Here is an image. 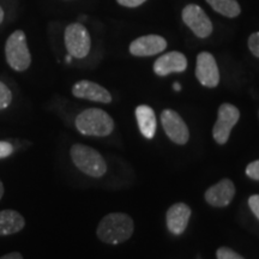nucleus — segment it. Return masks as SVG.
Segmentation results:
<instances>
[{"label":"nucleus","instance_id":"2eb2a0df","mask_svg":"<svg viewBox=\"0 0 259 259\" xmlns=\"http://www.w3.org/2000/svg\"><path fill=\"white\" fill-rule=\"evenodd\" d=\"M136 119H137L139 130L145 138H154L156 134L157 121L154 109L147 105H141L136 108Z\"/></svg>","mask_w":259,"mask_h":259},{"label":"nucleus","instance_id":"aec40b11","mask_svg":"<svg viewBox=\"0 0 259 259\" xmlns=\"http://www.w3.org/2000/svg\"><path fill=\"white\" fill-rule=\"evenodd\" d=\"M248 48L253 56L259 58V31L253 32L248 38Z\"/></svg>","mask_w":259,"mask_h":259},{"label":"nucleus","instance_id":"5701e85b","mask_svg":"<svg viewBox=\"0 0 259 259\" xmlns=\"http://www.w3.org/2000/svg\"><path fill=\"white\" fill-rule=\"evenodd\" d=\"M248 205H250V209L255 215V218L259 220V194H253L248 198Z\"/></svg>","mask_w":259,"mask_h":259},{"label":"nucleus","instance_id":"bb28decb","mask_svg":"<svg viewBox=\"0 0 259 259\" xmlns=\"http://www.w3.org/2000/svg\"><path fill=\"white\" fill-rule=\"evenodd\" d=\"M173 88H174V90H177V92H180L181 87H180V84H179V83H174Z\"/></svg>","mask_w":259,"mask_h":259},{"label":"nucleus","instance_id":"412c9836","mask_svg":"<svg viewBox=\"0 0 259 259\" xmlns=\"http://www.w3.org/2000/svg\"><path fill=\"white\" fill-rule=\"evenodd\" d=\"M246 176L253 180L259 181V160L251 162L247 167H246Z\"/></svg>","mask_w":259,"mask_h":259},{"label":"nucleus","instance_id":"9d476101","mask_svg":"<svg viewBox=\"0 0 259 259\" xmlns=\"http://www.w3.org/2000/svg\"><path fill=\"white\" fill-rule=\"evenodd\" d=\"M167 41L166 38L158 35H147L136 38L130 45V52L132 56L136 57H150L161 53L166 50Z\"/></svg>","mask_w":259,"mask_h":259},{"label":"nucleus","instance_id":"4be33fe9","mask_svg":"<svg viewBox=\"0 0 259 259\" xmlns=\"http://www.w3.org/2000/svg\"><path fill=\"white\" fill-rule=\"evenodd\" d=\"M14 153V145L9 142L0 141V158H6Z\"/></svg>","mask_w":259,"mask_h":259},{"label":"nucleus","instance_id":"9b49d317","mask_svg":"<svg viewBox=\"0 0 259 259\" xmlns=\"http://www.w3.org/2000/svg\"><path fill=\"white\" fill-rule=\"evenodd\" d=\"M235 186L232 180L223 179L209 187L205 192V200L215 208H223L231 204L234 198Z\"/></svg>","mask_w":259,"mask_h":259},{"label":"nucleus","instance_id":"ddd939ff","mask_svg":"<svg viewBox=\"0 0 259 259\" xmlns=\"http://www.w3.org/2000/svg\"><path fill=\"white\" fill-rule=\"evenodd\" d=\"M187 69V59L180 52H169L158 58L154 64V72L157 76H167L173 72H183Z\"/></svg>","mask_w":259,"mask_h":259},{"label":"nucleus","instance_id":"f3484780","mask_svg":"<svg viewBox=\"0 0 259 259\" xmlns=\"http://www.w3.org/2000/svg\"><path fill=\"white\" fill-rule=\"evenodd\" d=\"M206 3L216 12L229 18L236 17L241 12L240 5L236 3V0H206Z\"/></svg>","mask_w":259,"mask_h":259},{"label":"nucleus","instance_id":"0eeeda50","mask_svg":"<svg viewBox=\"0 0 259 259\" xmlns=\"http://www.w3.org/2000/svg\"><path fill=\"white\" fill-rule=\"evenodd\" d=\"M161 122L162 127L171 142L179 145H185L189 142V127L176 111L164 109L161 114Z\"/></svg>","mask_w":259,"mask_h":259},{"label":"nucleus","instance_id":"cd10ccee","mask_svg":"<svg viewBox=\"0 0 259 259\" xmlns=\"http://www.w3.org/2000/svg\"><path fill=\"white\" fill-rule=\"evenodd\" d=\"M3 18H4V11H3V9L0 8V23L3 22Z\"/></svg>","mask_w":259,"mask_h":259},{"label":"nucleus","instance_id":"a878e982","mask_svg":"<svg viewBox=\"0 0 259 259\" xmlns=\"http://www.w3.org/2000/svg\"><path fill=\"white\" fill-rule=\"evenodd\" d=\"M3 196H4V185H3L2 180H0V199L3 198Z\"/></svg>","mask_w":259,"mask_h":259},{"label":"nucleus","instance_id":"393cba45","mask_svg":"<svg viewBox=\"0 0 259 259\" xmlns=\"http://www.w3.org/2000/svg\"><path fill=\"white\" fill-rule=\"evenodd\" d=\"M0 259H23V255L19 253V252H11V253L2 255Z\"/></svg>","mask_w":259,"mask_h":259},{"label":"nucleus","instance_id":"7ed1b4c3","mask_svg":"<svg viewBox=\"0 0 259 259\" xmlns=\"http://www.w3.org/2000/svg\"><path fill=\"white\" fill-rule=\"evenodd\" d=\"M71 158L82 173L93 178H101L107 171V163L95 149L83 144H74L70 150Z\"/></svg>","mask_w":259,"mask_h":259},{"label":"nucleus","instance_id":"4468645a","mask_svg":"<svg viewBox=\"0 0 259 259\" xmlns=\"http://www.w3.org/2000/svg\"><path fill=\"white\" fill-rule=\"evenodd\" d=\"M191 218V209L185 203L173 204L167 211L166 221L169 232L174 235H180L185 232Z\"/></svg>","mask_w":259,"mask_h":259},{"label":"nucleus","instance_id":"b1692460","mask_svg":"<svg viewBox=\"0 0 259 259\" xmlns=\"http://www.w3.org/2000/svg\"><path fill=\"white\" fill-rule=\"evenodd\" d=\"M147 0H118V3L122 6H126V8H136V6H139L143 4Z\"/></svg>","mask_w":259,"mask_h":259},{"label":"nucleus","instance_id":"f03ea898","mask_svg":"<svg viewBox=\"0 0 259 259\" xmlns=\"http://www.w3.org/2000/svg\"><path fill=\"white\" fill-rule=\"evenodd\" d=\"M76 127L82 135L106 137L114 130L112 116L100 108H88L76 118Z\"/></svg>","mask_w":259,"mask_h":259},{"label":"nucleus","instance_id":"39448f33","mask_svg":"<svg viewBox=\"0 0 259 259\" xmlns=\"http://www.w3.org/2000/svg\"><path fill=\"white\" fill-rule=\"evenodd\" d=\"M65 46L71 57L82 59L88 56L92 41L85 27L79 23L70 24L65 30Z\"/></svg>","mask_w":259,"mask_h":259},{"label":"nucleus","instance_id":"a211bd4d","mask_svg":"<svg viewBox=\"0 0 259 259\" xmlns=\"http://www.w3.org/2000/svg\"><path fill=\"white\" fill-rule=\"evenodd\" d=\"M12 102V93L9 89V87L0 82V111L8 108Z\"/></svg>","mask_w":259,"mask_h":259},{"label":"nucleus","instance_id":"f8f14e48","mask_svg":"<svg viewBox=\"0 0 259 259\" xmlns=\"http://www.w3.org/2000/svg\"><path fill=\"white\" fill-rule=\"evenodd\" d=\"M73 96L94 102L111 103L112 95L107 89L90 80H79L72 88Z\"/></svg>","mask_w":259,"mask_h":259},{"label":"nucleus","instance_id":"423d86ee","mask_svg":"<svg viewBox=\"0 0 259 259\" xmlns=\"http://www.w3.org/2000/svg\"><path fill=\"white\" fill-rule=\"evenodd\" d=\"M239 118H240V112L235 106L229 103H223L220 106L218 120L212 127L213 139L219 144L223 145L228 142L232 128L239 121Z\"/></svg>","mask_w":259,"mask_h":259},{"label":"nucleus","instance_id":"dca6fc26","mask_svg":"<svg viewBox=\"0 0 259 259\" xmlns=\"http://www.w3.org/2000/svg\"><path fill=\"white\" fill-rule=\"evenodd\" d=\"M25 226V220L16 210L0 211V236H8L19 233Z\"/></svg>","mask_w":259,"mask_h":259},{"label":"nucleus","instance_id":"f257e3e1","mask_svg":"<svg viewBox=\"0 0 259 259\" xmlns=\"http://www.w3.org/2000/svg\"><path fill=\"white\" fill-rule=\"evenodd\" d=\"M135 225L128 215L122 212H112L106 215L97 227L96 234L102 242L118 245L131 238Z\"/></svg>","mask_w":259,"mask_h":259},{"label":"nucleus","instance_id":"6ab92c4d","mask_svg":"<svg viewBox=\"0 0 259 259\" xmlns=\"http://www.w3.org/2000/svg\"><path fill=\"white\" fill-rule=\"evenodd\" d=\"M216 255H218V259H245L239 253H236L235 251L228 247L219 248L218 252H216Z\"/></svg>","mask_w":259,"mask_h":259},{"label":"nucleus","instance_id":"6e6552de","mask_svg":"<svg viewBox=\"0 0 259 259\" xmlns=\"http://www.w3.org/2000/svg\"><path fill=\"white\" fill-rule=\"evenodd\" d=\"M183 21L200 38L208 37L212 32L211 21L198 5H187L183 10Z\"/></svg>","mask_w":259,"mask_h":259},{"label":"nucleus","instance_id":"20e7f679","mask_svg":"<svg viewBox=\"0 0 259 259\" xmlns=\"http://www.w3.org/2000/svg\"><path fill=\"white\" fill-rule=\"evenodd\" d=\"M6 61L15 71L22 72L30 66L31 56L29 52L27 38L22 30L15 31L6 41Z\"/></svg>","mask_w":259,"mask_h":259},{"label":"nucleus","instance_id":"1a4fd4ad","mask_svg":"<svg viewBox=\"0 0 259 259\" xmlns=\"http://www.w3.org/2000/svg\"><path fill=\"white\" fill-rule=\"evenodd\" d=\"M196 77L202 85L215 88L220 83V71L215 58L208 52H202L197 57Z\"/></svg>","mask_w":259,"mask_h":259}]
</instances>
